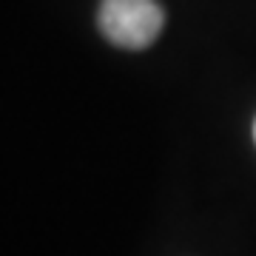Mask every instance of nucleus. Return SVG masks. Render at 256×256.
<instances>
[{
  "label": "nucleus",
  "instance_id": "7ed1b4c3",
  "mask_svg": "<svg viewBox=\"0 0 256 256\" xmlns=\"http://www.w3.org/2000/svg\"><path fill=\"white\" fill-rule=\"evenodd\" d=\"M254 140H256V122H254Z\"/></svg>",
  "mask_w": 256,
  "mask_h": 256
},
{
  "label": "nucleus",
  "instance_id": "f257e3e1",
  "mask_svg": "<svg viewBox=\"0 0 256 256\" xmlns=\"http://www.w3.org/2000/svg\"><path fill=\"white\" fill-rule=\"evenodd\" d=\"M97 20H100V32L108 37L114 46L146 48L160 37L165 14L156 6V0H146V3L102 0Z\"/></svg>",
  "mask_w": 256,
  "mask_h": 256
},
{
  "label": "nucleus",
  "instance_id": "f03ea898",
  "mask_svg": "<svg viewBox=\"0 0 256 256\" xmlns=\"http://www.w3.org/2000/svg\"><path fill=\"white\" fill-rule=\"evenodd\" d=\"M120 3H146V0H120Z\"/></svg>",
  "mask_w": 256,
  "mask_h": 256
}]
</instances>
